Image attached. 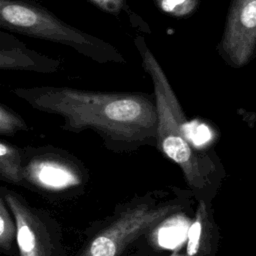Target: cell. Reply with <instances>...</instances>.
I'll list each match as a JSON object with an SVG mask.
<instances>
[{
	"label": "cell",
	"mask_w": 256,
	"mask_h": 256,
	"mask_svg": "<svg viewBox=\"0 0 256 256\" xmlns=\"http://www.w3.org/2000/svg\"><path fill=\"white\" fill-rule=\"evenodd\" d=\"M0 29L66 46L99 64L126 63L112 44L63 21L32 0H0Z\"/></svg>",
	"instance_id": "obj_3"
},
{
	"label": "cell",
	"mask_w": 256,
	"mask_h": 256,
	"mask_svg": "<svg viewBox=\"0 0 256 256\" xmlns=\"http://www.w3.org/2000/svg\"><path fill=\"white\" fill-rule=\"evenodd\" d=\"M60 68V60L29 47L11 32L0 29V71L53 74Z\"/></svg>",
	"instance_id": "obj_8"
},
{
	"label": "cell",
	"mask_w": 256,
	"mask_h": 256,
	"mask_svg": "<svg viewBox=\"0 0 256 256\" xmlns=\"http://www.w3.org/2000/svg\"><path fill=\"white\" fill-rule=\"evenodd\" d=\"M91 4H93L98 9L113 15L115 17H119L121 15H126L128 21L134 27L149 33L150 29L148 24L142 20V18L136 14L131 7L128 5L127 0H87Z\"/></svg>",
	"instance_id": "obj_11"
},
{
	"label": "cell",
	"mask_w": 256,
	"mask_h": 256,
	"mask_svg": "<svg viewBox=\"0 0 256 256\" xmlns=\"http://www.w3.org/2000/svg\"><path fill=\"white\" fill-rule=\"evenodd\" d=\"M26 128V123L19 115L0 104V133L14 134Z\"/></svg>",
	"instance_id": "obj_14"
},
{
	"label": "cell",
	"mask_w": 256,
	"mask_h": 256,
	"mask_svg": "<svg viewBox=\"0 0 256 256\" xmlns=\"http://www.w3.org/2000/svg\"><path fill=\"white\" fill-rule=\"evenodd\" d=\"M13 92L34 109L61 117L64 128L69 131L93 129L105 138L124 144H140L156 138L154 95L66 86L19 87Z\"/></svg>",
	"instance_id": "obj_1"
},
{
	"label": "cell",
	"mask_w": 256,
	"mask_h": 256,
	"mask_svg": "<svg viewBox=\"0 0 256 256\" xmlns=\"http://www.w3.org/2000/svg\"><path fill=\"white\" fill-rule=\"evenodd\" d=\"M16 228V242L20 256H52V242L48 228L39 215L19 195L3 190Z\"/></svg>",
	"instance_id": "obj_6"
},
{
	"label": "cell",
	"mask_w": 256,
	"mask_h": 256,
	"mask_svg": "<svg viewBox=\"0 0 256 256\" xmlns=\"http://www.w3.org/2000/svg\"><path fill=\"white\" fill-rule=\"evenodd\" d=\"M198 205L187 234L186 256H214L219 244V229L212 202L197 200Z\"/></svg>",
	"instance_id": "obj_9"
},
{
	"label": "cell",
	"mask_w": 256,
	"mask_h": 256,
	"mask_svg": "<svg viewBox=\"0 0 256 256\" xmlns=\"http://www.w3.org/2000/svg\"><path fill=\"white\" fill-rule=\"evenodd\" d=\"M134 44L140 54L142 67L153 83L157 112V146L181 169L187 185L197 200L212 202L221 182V166L210 155L197 150L187 137L186 119L180 102L144 38L137 35Z\"/></svg>",
	"instance_id": "obj_2"
},
{
	"label": "cell",
	"mask_w": 256,
	"mask_h": 256,
	"mask_svg": "<svg viewBox=\"0 0 256 256\" xmlns=\"http://www.w3.org/2000/svg\"><path fill=\"white\" fill-rule=\"evenodd\" d=\"M16 228L11 212L7 204L0 197V248L9 250L15 238Z\"/></svg>",
	"instance_id": "obj_13"
},
{
	"label": "cell",
	"mask_w": 256,
	"mask_h": 256,
	"mask_svg": "<svg viewBox=\"0 0 256 256\" xmlns=\"http://www.w3.org/2000/svg\"><path fill=\"white\" fill-rule=\"evenodd\" d=\"M0 176L12 183L23 182V159L13 145L0 141Z\"/></svg>",
	"instance_id": "obj_10"
},
{
	"label": "cell",
	"mask_w": 256,
	"mask_h": 256,
	"mask_svg": "<svg viewBox=\"0 0 256 256\" xmlns=\"http://www.w3.org/2000/svg\"><path fill=\"white\" fill-rule=\"evenodd\" d=\"M77 166L62 156L41 155L23 163V181L48 192H63L82 184Z\"/></svg>",
	"instance_id": "obj_7"
},
{
	"label": "cell",
	"mask_w": 256,
	"mask_h": 256,
	"mask_svg": "<svg viewBox=\"0 0 256 256\" xmlns=\"http://www.w3.org/2000/svg\"><path fill=\"white\" fill-rule=\"evenodd\" d=\"M217 51L232 68L247 66L256 55V0H232Z\"/></svg>",
	"instance_id": "obj_5"
},
{
	"label": "cell",
	"mask_w": 256,
	"mask_h": 256,
	"mask_svg": "<svg viewBox=\"0 0 256 256\" xmlns=\"http://www.w3.org/2000/svg\"><path fill=\"white\" fill-rule=\"evenodd\" d=\"M155 6L163 13L174 18H187L193 15L200 0H153Z\"/></svg>",
	"instance_id": "obj_12"
},
{
	"label": "cell",
	"mask_w": 256,
	"mask_h": 256,
	"mask_svg": "<svg viewBox=\"0 0 256 256\" xmlns=\"http://www.w3.org/2000/svg\"><path fill=\"white\" fill-rule=\"evenodd\" d=\"M185 207L183 200L146 196L127 204L78 256H121L137 239Z\"/></svg>",
	"instance_id": "obj_4"
}]
</instances>
